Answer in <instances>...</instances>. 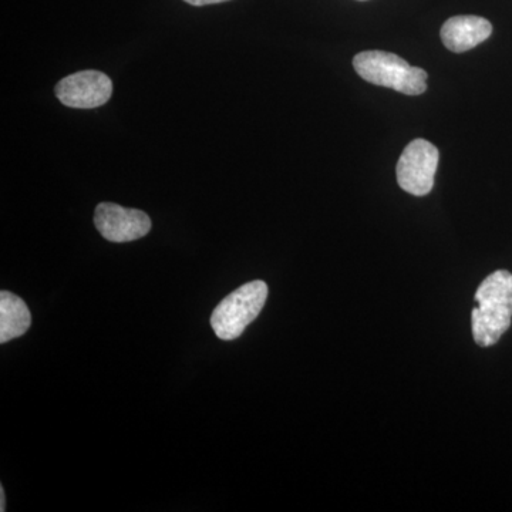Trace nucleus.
<instances>
[{
	"instance_id": "nucleus-3",
	"label": "nucleus",
	"mask_w": 512,
	"mask_h": 512,
	"mask_svg": "<svg viewBox=\"0 0 512 512\" xmlns=\"http://www.w3.org/2000/svg\"><path fill=\"white\" fill-rule=\"evenodd\" d=\"M268 299V285L252 281L229 293L214 309L211 326L222 340L238 339L264 309Z\"/></svg>"
},
{
	"instance_id": "nucleus-8",
	"label": "nucleus",
	"mask_w": 512,
	"mask_h": 512,
	"mask_svg": "<svg viewBox=\"0 0 512 512\" xmlns=\"http://www.w3.org/2000/svg\"><path fill=\"white\" fill-rule=\"evenodd\" d=\"M32 325L28 305L19 296L0 292V343L20 338Z\"/></svg>"
},
{
	"instance_id": "nucleus-1",
	"label": "nucleus",
	"mask_w": 512,
	"mask_h": 512,
	"mask_svg": "<svg viewBox=\"0 0 512 512\" xmlns=\"http://www.w3.org/2000/svg\"><path fill=\"white\" fill-rule=\"evenodd\" d=\"M476 302L477 308L471 313L474 340L481 348H490L511 326V272L500 269L487 276L478 286Z\"/></svg>"
},
{
	"instance_id": "nucleus-9",
	"label": "nucleus",
	"mask_w": 512,
	"mask_h": 512,
	"mask_svg": "<svg viewBox=\"0 0 512 512\" xmlns=\"http://www.w3.org/2000/svg\"><path fill=\"white\" fill-rule=\"evenodd\" d=\"M192 6L217 5V3L228 2V0H184Z\"/></svg>"
},
{
	"instance_id": "nucleus-5",
	"label": "nucleus",
	"mask_w": 512,
	"mask_h": 512,
	"mask_svg": "<svg viewBox=\"0 0 512 512\" xmlns=\"http://www.w3.org/2000/svg\"><path fill=\"white\" fill-rule=\"evenodd\" d=\"M113 83L106 74L97 70L70 74L56 86V96L70 109H97L111 99Z\"/></svg>"
},
{
	"instance_id": "nucleus-2",
	"label": "nucleus",
	"mask_w": 512,
	"mask_h": 512,
	"mask_svg": "<svg viewBox=\"0 0 512 512\" xmlns=\"http://www.w3.org/2000/svg\"><path fill=\"white\" fill-rule=\"evenodd\" d=\"M356 73L375 86L389 87L407 96H419L427 90V73L410 66L394 53L382 50L362 52L353 59Z\"/></svg>"
},
{
	"instance_id": "nucleus-10",
	"label": "nucleus",
	"mask_w": 512,
	"mask_h": 512,
	"mask_svg": "<svg viewBox=\"0 0 512 512\" xmlns=\"http://www.w3.org/2000/svg\"><path fill=\"white\" fill-rule=\"evenodd\" d=\"M5 500H6L5 490H3V487H0V501H2V503H0V511H2V512L6 511Z\"/></svg>"
},
{
	"instance_id": "nucleus-7",
	"label": "nucleus",
	"mask_w": 512,
	"mask_h": 512,
	"mask_svg": "<svg viewBox=\"0 0 512 512\" xmlns=\"http://www.w3.org/2000/svg\"><path fill=\"white\" fill-rule=\"evenodd\" d=\"M493 26L480 16H454L441 28V40L450 52L463 53L485 42Z\"/></svg>"
},
{
	"instance_id": "nucleus-4",
	"label": "nucleus",
	"mask_w": 512,
	"mask_h": 512,
	"mask_svg": "<svg viewBox=\"0 0 512 512\" xmlns=\"http://www.w3.org/2000/svg\"><path fill=\"white\" fill-rule=\"evenodd\" d=\"M440 153L434 144L423 138H416L399 158L396 174L402 190L416 197L430 194L434 187Z\"/></svg>"
},
{
	"instance_id": "nucleus-6",
	"label": "nucleus",
	"mask_w": 512,
	"mask_h": 512,
	"mask_svg": "<svg viewBox=\"0 0 512 512\" xmlns=\"http://www.w3.org/2000/svg\"><path fill=\"white\" fill-rule=\"evenodd\" d=\"M94 225L107 241L123 244L146 237L151 229V220L146 212L101 202L94 212Z\"/></svg>"
}]
</instances>
